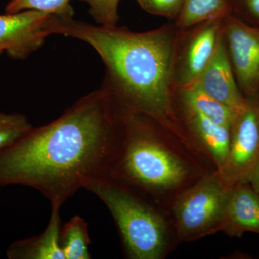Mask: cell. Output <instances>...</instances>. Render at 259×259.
Returning a JSON list of instances; mask_svg holds the SVG:
<instances>
[{"mask_svg": "<svg viewBox=\"0 0 259 259\" xmlns=\"http://www.w3.org/2000/svg\"><path fill=\"white\" fill-rule=\"evenodd\" d=\"M122 143L120 108L102 85L0 151V186L32 187L61 208L80 189L110 175Z\"/></svg>", "mask_w": 259, "mask_h": 259, "instance_id": "1", "label": "cell"}, {"mask_svg": "<svg viewBox=\"0 0 259 259\" xmlns=\"http://www.w3.org/2000/svg\"><path fill=\"white\" fill-rule=\"evenodd\" d=\"M48 30L50 35L87 42L97 51L106 68L103 85L121 109L181 134L175 109L174 65L180 32L176 25L134 32L53 15Z\"/></svg>", "mask_w": 259, "mask_h": 259, "instance_id": "2", "label": "cell"}, {"mask_svg": "<svg viewBox=\"0 0 259 259\" xmlns=\"http://www.w3.org/2000/svg\"><path fill=\"white\" fill-rule=\"evenodd\" d=\"M122 112V147L109 176L148 191L183 183L189 174L184 161L153 137L139 115Z\"/></svg>", "mask_w": 259, "mask_h": 259, "instance_id": "3", "label": "cell"}, {"mask_svg": "<svg viewBox=\"0 0 259 259\" xmlns=\"http://www.w3.org/2000/svg\"><path fill=\"white\" fill-rule=\"evenodd\" d=\"M84 189L99 197L110 210L130 258H162L167 245L166 225L151 206L110 176L93 180Z\"/></svg>", "mask_w": 259, "mask_h": 259, "instance_id": "4", "label": "cell"}, {"mask_svg": "<svg viewBox=\"0 0 259 259\" xmlns=\"http://www.w3.org/2000/svg\"><path fill=\"white\" fill-rule=\"evenodd\" d=\"M231 188L215 171L181 194L173 208L180 239L191 241L218 231Z\"/></svg>", "mask_w": 259, "mask_h": 259, "instance_id": "5", "label": "cell"}, {"mask_svg": "<svg viewBox=\"0 0 259 259\" xmlns=\"http://www.w3.org/2000/svg\"><path fill=\"white\" fill-rule=\"evenodd\" d=\"M223 18L180 29L174 65L175 88L195 82L212 59L224 35Z\"/></svg>", "mask_w": 259, "mask_h": 259, "instance_id": "6", "label": "cell"}, {"mask_svg": "<svg viewBox=\"0 0 259 259\" xmlns=\"http://www.w3.org/2000/svg\"><path fill=\"white\" fill-rule=\"evenodd\" d=\"M259 161V99L248 97L231 127V144L226 165L218 172L230 187L248 182Z\"/></svg>", "mask_w": 259, "mask_h": 259, "instance_id": "7", "label": "cell"}, {"mask_svg": "<svg viewBox=\"0 0 259 259\" xmlns=\"http://www.w3.org/2000/svg\"><path fill=\"white\" fill-rule=\"evenodd\" d=\"M228 55L238 87L248 97L259 92V28L233 16L223 18ZM247 97V98H248Z\"/></svg>", "mask_w": 259, "mask_h": 259, "instance_id": "8", "label": "cell"}, {"mask_svg": "<svg viewBox=\"0 0 259 259\" xmlns=\"http://www.w3.org/2000/svg\"><path fill=\"white\" fill-rule=\"evenodd\" d=\"M52 15L33 10L0 15V54L5 51L12 59H26L50 35L48 25Z\"/></svg>", "mask_w": 259, "mask_h": 259, "instance_id": "9", "label": "cell"}, {"mask_svg": "<svg viewBox=\"0 0 259 259\" xmlns=\"http://www.w3.org/2000/svg\"><path fill=\"white\" fill-rule=\"evenodd\" d=\"M192 84L237 113L245 108L247 98L242 95L237 83L228 55L225 33L212 59Z\"/></svg>", "mask_w": 259, "mask_h": 259, "instance_id": "10", "label": "cell"}, {"mask_svg": "<svg viewBox=\"0 0 259 259\" xmlns=\"http://www.w3.org/2000/svg\"><path fill=\"white\" fill-rule=\"evenodd\" d=\"M218 231L236 237L247 232L259 234V193L249 182L232 187Z\"/></svg>", "mask_w": 259, "mask_h": 259, "instance_id": "11", "label": "cell"}, {"mask_svg": "<svg viewBox=\"0 0 259 259\" xmlns=\"http://www.w3.org/2000/svg\"><path fill=\"white\" fill-rule=\"evenodd\" d=\"M182 107L187 128L208 153L218 171H222L229 154L231 127L218 125L201 114Z\"/></svg>", "mask_w": 259, "mask_h": 259, "instance_id": "12", "label": "cell"}, {"mask_svg": "<svg viewBox=\"0 0 259 259\" xmlns=\"http://www.w3.org/2000/svg\"><path fill=\"white\" fill-rule=\"evenodd\" d=\"M60 207H51L49 224L40 235L15 241L7 250L9 259H65L60 243Z\"/></svg>", "mask_w": 259, "mask_h": 259, "instance_id": "13", "label": "cell"}, {"mask_svg": "<svg viewBox=\"0 0 259 259\" xmlns=\"http://www.w3.org/2000/svg\"><path fill=\"white\" fill-rule=\"evenodd\" d=\"M181 105L204 115L225 127H231L238 113L194 84L176 88Z\"/></svg>", "mask_w": 259, "mask_h": 259, "instance_id": "14", "label": "cell"}, {"mask_svg": "<svg viewBox=\"0 0 259 259\" xmlns=\"http://www.w3.org/2000/svg\"><path fill=\"white\" fill-rule=\"evenodd\" d=\"M231 12L229 0H185L176 26L184 30L207 20L224 18Z\"/></svg>", "mask_w": 259, "mask_h": 259, "instance_id": "15", "label": "cell"}, {"mask_svg": "<svg viewBox=\"0 0 259 259\" xmlns=\"http://www.w3.org/2000/svg\"><path fill=\"white\" fill-rule=\"evenodd\" d=\"M60 243L65 259H90V238L88 223L80 216H74L61 228Z\"/></svg>", "mask_w": 259, "mask_h": 259, "instance_id": "16", "label": "cell"}, {"mask_svg": "<svg viewBox=\"0 0 259 259\" xmlns=\"http://www.w3.org/2000/svg\"><path fill=\"white\" fill-rule=\"evenodd\" d=\"M71 0H10L5 8L6 13L24 10H37L57 16L74 17V11L70 5Z\"/></svg>", "mask_w": 259, "mask_h": 259, "instance_id": "17", "label": "cell"}, {"mask_svg": "<svg viewBox=\"0 0 259 259\" xmlns=\"http://www.w3.org/2000/svg\"><path fill=\"white\" fill-rule=\"evenodd\" d=\"M32 128L25 116L0 112V151L15 144Z\"/></svg>", "mask_w": 259, "mask_h": 259, "instance_id": "18", "label": "cell"}, {"mask_svg": "<svg viewBox=\"0 0 259 259\" xmlns=\"http://www.w3.org/2000/svg\"><path fill=\"white\" fill-rule=\"evenodd\" d=\"M90 8V13L99 25L115 26L118 21L120 0H83Z\"/></svg>", "mask_w": 259, "mask_h": 259, "instance_id": "19", "label": "cell"}, {"mask_svg": "<svg viewBox=\"0 0 259 259\" xmlns=\"http://www.w3.org/2000/svg\"><path fill=\"white\" fill-rule=\"evenodd\" d=\"M150 14L170 19H177L185 0H136Z\"/></svg>", "mask_w": 259, "mask_h": 259, "instance_id": "20", "label": "cell"}, {"mask_svg": "<svg viewBox=\"0 0 259 259\" xmlns=\"http://www.w3.org/2000/svg\"><path fill=\"white\" fill-rule=\"evenodd\" d=\"M229 2L231 10L235 7L259 21V0H229Z\"/></svg>", "mask_w": 259, "mask_h": 259, "instance_id": "21", "label": "cell"}, {"mask_svg": "<svg viewBox=\"0 0 259 259\" xmlns=\"http://www.w3.org/2000/svg\"><path fill=\"white\" fill-rule=\"evenodd\" d=\"M248 182L259 193V161L248 179Z\"/></svg>", "mask_w": 259, "mask_h": 259, "instance_id": "22", "label": "cell"}]
</instances>
